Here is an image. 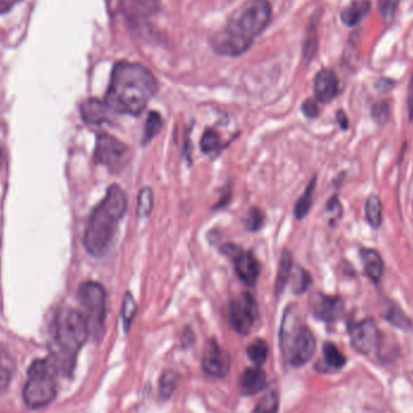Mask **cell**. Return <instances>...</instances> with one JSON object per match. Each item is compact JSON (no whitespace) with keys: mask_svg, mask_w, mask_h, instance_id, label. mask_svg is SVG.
I'll use <instances>...</instances> for the list:
<instances>
[{"mask_svg":"<svg viewBox=\"0 0 413 413\" xmlns=\"http://www.w3.org/2000/svg\"><path fill=\"white\" fill-rule=\"evenodd\" d=\"M80 113L82 120L88 125H103L106 122H110L116 114L106 101H99L96 98L84 102L80 106Z\"/></svg>","mask_w":413,"mask_h":413,"instance_id":"obj_14","label":"cell"},{"mask_svg":"<svg viewBox=\"0 0 413 413\" xmlns=\"http://www.w3.org/2000/svg\"><path fill=\"white\" fill-rule=\"evenodd\" d=\"M222 252L231 259L238 278L249 287L255 285L260 276V263L250 252L235 244H224Z\"/></svg>","mask_w":413,"mask_h":413,"instance_id":"obj_11","label":"cell"},{"mask_svg":"<svg viewBox=\"0 0 413 413\" xmlns=\"http://www.w3.org/2000/svg\"><path fill=\"white\" fill-rule=\"evenodd\" d=\"M16 370V362L8 348L0 343V394L5 393Z\"/></svg>","mask_w":413,"mask_h":413,"instance_id":"obj_19","label":"cell"},{"mask_svg":"<svg viewBox=\"0 0 413 413\" xmlns=\"http://www.w3.org/2000/svg\"><path fill=\"white\" fill-rule=\"evenodd\" d=\"M257 318L259 306L249 292H242L228 305V320L233 330L239 335L250 333Z\"/></svg>","mask_w":413,"mask_h":413,"instance_id":"obj_10","label":"cell"},{"mask_svg":"<svg viewBox=\"0 0 413 413\" xmlns=\"http://www.w3.org/2000/svg\"><path fill=\"white\" fill-rule=\"evenodd\" d=\"M163 126L162 117L156 111H152L148 119H146L145 127H144V136H143V144H148L158 132L161 131Z\"/></svg>","mask_w":413,"mask_h":413,"instance_id":"obj_29","label":"cell"},{"mask_svg":"<svg viewBox=\"0 0 413 413\" xmlns=\"http://www.w3.org/2000/svg\"><path fill=\"white\" fill-rule=\"evenodd\" d=\"M309 309L318 320L335 322L342 317L344 305L342 298L338 296L316 292L309 298Z\"/></svg>","mask_w":413,"mask_h":413,"instance_id":"obj_13","label":"cell"},{"mask_svg":"<svg viewBox=\"0 0 413 413\" xmlns=\"http://www.w3.org/2000/svg\"><path fill=\"white\" fill-rule=\"evenodd\" d=\"M200 145H201L202 152H206V154L217 152L222 145V139L214 130H206L202 136Z\"/></svg>","mask_w":413,"mask_h":413,"instance_id":"obj_32","label":"cell"},{"mask_svg":"<svg viewBox=\"0 0 413 413\" xmlns=\"http://www.w3.org/2000/svg\"><path fill=\"white\" fill-rule=\"evenodd\" d=\"M246 227L249 231H257L263 224V214L260 209L252 208L246 217Z\"/></svg>","mask_w":413,"mask_h":413,"instance_id":"obj_33","label":"cell"},{"mask_svg":"<svg viewBox=\"0 0 413 413\" xmlns=\"http://www.w3.org/2000/svg\"><path fill=\"white\" fill-rule=\"evenodd\" d=\"M360 257L364 263L365 272L373 283L379 282L384 272V263L382 257L373 249L364 248L360 250Z\"/></svg>","mask_w":413,"mask_h":413,"instance_id":"obj_18","label":"cell"},{"mask_svg":"<svg viewBox=\"0 0 413 413\" xmlns=\"http://www.w3.org/2000/svg\"><path fill=\"white\" fill-rule=\"evenodd\" d=\"M303 113L309 119L317 117L318 114H319V108H318L317 103L313 99H308V101L305 102L303 104Z\"/></svg>","mask_w":413,"mask_h":413,"instance_id":"obj_37","label":"cell"},{"mask_svg":"<svg viewBox=\"0 0 413 413\" xmlns=\"http://www.w3.org/2000/svg\"><path fill=\"white\" fill-rule=\"evenodd\" d=\"M0 158H1V155H0Z\"/></svg>","mask_w":413,"mask_h":413,"instance_id":"obj_40","label":"cell"},{"mask_svg":"<svg viewBox=\"0 0 413 413\" xmlns=\"http://www.w3.org/2000/svg\"><path fill=\"white\" fill-rule=\"evenodd\" d=\"M316 178H313L309 185H308L306 191L303 192V196L298 200L296 206H295V215L298 219H303L307 215V213L311 209L313 201V193H314V187H316Z\"/></svg>","mask_w":413,"mask_h":413,"instance_id":"obj_26","label":"cell"},{"mask_svg":"<svg viewBox=\"0 0 413 413\" xmlns=\"http://www.w3.org/2000/svg\"><path fill=\"white\" fill-rule=\"evenodd\" d=\"M202 368L211 377H225L231 368L230 354L217 341H208L203 351Z\"/></svg>","mask_w":413,"mask_h":413,"instance_id":"obj_12","label":"cell"},{"mask_svg":"<svg viewBox=\"0 0 413 413\" xmlns=\"http://www.w3.org/2000/svg\"><path fill=\"white\" fill-rule=\"evenodd\" d=\"M370 9H371V4L368 0L354 1L342 11L341 19H342L343 23L349 27L358 25L360 21H363V19L368 15Z\"/></svg>","mask_w":413,"mask_h":413,"instance_id":"obj_20","label":"cell"},{"mask_svg":"<svg viewBox=\"0 0 413 413\" xmlns=\"http://www.w3.org/2000/svg\"><path fill=\"white\" fill-rule=\"evenodd\" d=\"M316 347V338L300 322L298 308L289 306L284 312L281 327V349L285 362L292 368H301L312 359Z\"/></svg>","mask_w":413,"mask_h":413,"instance_id":"obj_4","label":"cell"},{"mask_svg":"<svg viewBox=\"0 0 413 413\" xmlns=\"http://www.w3.org/2000/svg\"><path fill=\"white\" fill-rule=\"evenodd\" d=\"M322 363L317 364V368L322 373H333L338 371L346 365L347 359L343 355L342 352L338 349L336 344L327 342L322 347Z\"/></svg>","mask_w":413,"mask_h":413,"instance_id":"obj_17","label":"cell"},{"mask_svg":"<svg viewBox=\"0 0 413 413\" xmlns=\"http://www.w3.org/2000/svg\"><path fill=\"white\" fill-rule=\"evenodd\" d=\"M349 338L353 348L363 355H375L382 358L383 336L378 330L376 322L371 318H366L349 327Z\"/></svg>","mask_w":413,"mask_h":413,"instance_id":"obj_9","label":"cell"},{"mask_svg":"<svg viewBox=\"0 0 413 413\" xmlns=\"http://www.w3.org/2000/svg\"><path fill=\"white\" fill-rule=\"evenodd\" d=\"M134 6L141 14L150 15L157 10V3L155 0H134Z\"/></svg>","mask_w":413,"mask_h":413,"instance_id":"obj_35","label":"cell"},{"mask_svg":"<svg viewBox=\"0 0 413 413\" xmlns=\"http://www.w3.org/2000/svg\"><path fill=\"white\" fill-rule=\"evenodd\" d=\"M55 365L49 359H38L33 362L23 387V400L32 410L46 408L57 395Z\"/></svg>","mask_w":413,"mask_h":413,"instance_id":"obj_5","label":"cell"},{"mask_svg":"<svg viewBox=\"0 0 413 413\" xmlns=\"http://www.w3.org/2000/svg\"><path fill=\"white\" fill-rule=\"evenodd\" d=\"M384 318L388 320L392 325L397 327V328L401 329V330H410L412 328V322L411 320L406 317V314L397 306V305H392L387 308Z\"/></svg>","mask_w":413,"mask_h":413,"instance_id":"obj_25","label":"cell"},{"mask_svg":"<svg viewBox=\"0 0 413 413\" xmlns=\"http://www.w3.org/2000/svg\"><path fill=\"white\" fill-rule=\"evenodd\" d=\"M154 206V196L152 189L143 187L138 195V206H137V215L141 219H146L152 214Z\"/></svg>","mask_w":413,"mask_h":413,"instance_id":"obj_28","label":"cell"},{"mask_svg":"<svg viewBox=\"0 0 413 413\" xmlns=\"http://www.w3.org/2000/svg\"><path fill=\"white\" fill-rule=\"evenodd\" d=\"M272 16L266 0H249L232 16L225 28L235 36L252 43L265 31Z\"/></svg>","mask_w":413,"mask_h":413,"instance_id":"obj_6","label":"cell"},{"mask_svg":"<svg viewBox=\"0 0 413 413\" xmlns=\"http://www.w3.org/2000/svg\"><path fill=\"white\" fill-rule=\"evenodd\" d=\"M266 387V373L261 366H252L243 371L239 377V389L246 397L261 393Z\"/></svg>","mask_w":413,"mask_h":413,"instance_id":"obj_16","label":"cell"},{"mask_svg":"<svg viewBox=\"0 0 413 413\" xmlns=\"http://www.w3.org/2000/svg\"><path fill=\"white\" fill-rule=\"evenodd\" d=\"M338 120L340 122V125L342 127L343 130H346L348 127V119L347 115L343 113L342 110H340L338 113Z\"/></svg>","mask_w":413,"mask_h":413,"instance_id":"obj_39","label":"cell"},{"mask_svg":"<svg viewBox=\"0 0 413 413\" xmlns=\"http://www.w3.org/2000/svg\"><path fill=\"white\" fill-rule=\"evenodd\" d=\"M399 1L400 0H383L381 11H382L383 17L386 20H390L393 17L394 12L398 8Z\"/></svg>","mask_w":413,"mask_h":413,"instance_id":"obj_36","label":"cell"},{"mask_svg":"<svg viewBox=\"0 0 413 413\" xmlns=\"http://www.w3.org/2000/svg\"><path fill=\"white\" fill-rule=\"evenodd\" d=\"M78 298L90 335L95 340H102L106 331V289L98 283L85 282L79 287Z\"/></svg>","mask_w":413,"mask_h":413,"instance_id":"obj_7","label":"cell"},{"mask_svg":"<svg viewBox=\"0 0 413 413\" xmlns=\"http://www.w3.org/2000/svg\"><path fill=\"white\" fill-rule=\"evenodd\" d=\"M290 279H292V290L296 295H301L303 292H307L308 287L312 283V278L309 276V273L301 268L292 270Z\"/></svg>","mask_w":413,"mask_h":413,"instance_id":"obj_27","label":"cell"},{"mask_svg":"<svg viewBox=\"0 0 413 413\" xmlns=\"http://www.w3.org/2000/svg\"><path fill=\"white\" fill-rule=\"evenodd\" d=\"M313 87L317 101L320 103H329L338 96V76L331 69H322L314 78Z\"/></svg>","mask_w":413,"mask_h":413,"instance_id":"obj_15","label":"cell"},{"mask_svg":"<svg viewBox=\"0 0 413 413\" xmlns=\"http://www.w3.org/2000/svg\"><path fill=\"white\" fill-rule=\"evenodd\" d=\"M292 272V252L289 250H283L282 257H281V261H279V268H278L277 278H276V285H274V290H276L277 295H281V292L287 287Z\"/></svg>","mask_w":413,"mask_h":413,"instance_id":"obj_21","label":"cell"},{"mask_svg":"<svg viewBox=\"0 0 413 413\" xmlns=\"http://www.w3.org/2000/svg\"><path fill=\"white\" fill-rule=\"evenodd\" d=\"M366 220L373 227H378L382 222V204L378 196H370L365 204Z\"/></svg>","mask_w":413,"mask_h":413,"instance_id":"obj_24","label":"cell"},{"mask_svg":"<svg viewBox=\"0 0 413 413\" xmlns=\"http://www.w3.org/2000/svg\"><path fill=\"white\" fill-rule=\"evenodd\" d=\"M136 300L132 296L131 292H127L125 298H123L121 311L122 324H123V329H125L126 333L131 329L132 322L136 317Z\"/></svg>","mask_w":413,"mask_h":413,"instance_id":"obj_31","label":"cell"},{"mask_svg":"<svg viewBox=\"0 0 413 413\" xmlns=\"http://www.w3.org/2000/svg\"><path fill=\"white\" fill-rule=\"evenodd\" d=\"M179 379L180 376L174 370H167L166 373H163L158 384V394L162 400H168L171 398L172 394L176 390Z\"/></svg>","mask_w":413,"mask_h":413,"instance_id":"obj_22","label":"cell"},{"mask_svg":"<svg viewBox=\"0 0 413 413\" xmlns=\"http://www.w3.org/2000/svg\"><path fill=\"white\" fill-rule=\"evenodd\" d=\"M131 148L116 139L115 137L102 133L97 137L95 161L106 166L113 173H119L131 161Z\"/></svg>","mask_w":413,"mask_h":413,"instance_id":"obj_8","label":"cell"},{"mask_svg":"<svg viewBox=\"0 0 413 413\" xmlns=\"http://www.w3.org/2000/svg\"><path fill=\"white\" fill-rule=\"evenodd\" d=\"M373 120L377 122L378 125H384L389 117V104L387 102H379L377 104L373 106Z\"/></svg>","mask_w":413,"mask_h":413,"instance_id":"obj_34","label":"cell"},{"mask_svg":"<svg viewBox=\"0 0 413 413\" xmlns=\"http://www.w3.org/2000/svg\"><path fill=\"white\" fill-rule=\"evenodd\" d=\"M126 209L125 192L121 187L111 185L103 201L93 209L86 225L84 246L87 252L93 257L106 255Z\"/></svg>","mask_w":413,"mask_h":413,"instance_id":"obj_2","label":"cell"},{"mask_svg":"<svg viewBox=\"0 0 413 413\" xmlns=\"http://www.w3.org/2000/svg\"><path fill=\"white\" fill-rule=\"evenodd\" d=\"M248 358L252 360L255 366H262L268 360V346L262 338L254 340L247 348Z\"/></svg>","mask_w":413,"mask_h":413,"instance_id":"obj_23","label":"cell"},{"mask_svg":"<svg viewBox=\"0 0 413 413\" xmlns=\"http://www.w3.org/2000/svg\"><path fill=\"white\" fill-rule=\"evenodd\" d=\"M279 408V395L276 390L263 395L254 408L252 413H277Z\"/></svg>","mask_w":413,"mask_h":413,"instance_id":"obj_30","label":"cell"},{"mask_svg":"<svg viewBox=\"0 0 413 413\" xmlns=\"http://www.w3.org/2000/svg\"><path fill=\"white\" fill-rule=\"evenodd\" d=\"M90 336L88 327L82 313L64 308L56 316L52 325L51 362L56 370L71 376L75 368L76 358Z\"/></svg>","mask_w":413,"mask_h":413,"instance_id":"obj_3","label":"cell"},{"mask_svg":"<svg viewBox=\"0 0 413 413\" xmlns=\"http://www.w3.org/2000/svg\"><path fill=\"white\" fill-rule=\"evenodd\" d=\"M19 3V0H0V16L10 11Z\"/></svg>","mask_w":413,"mask_h":413,"instance_id":"obj_38","label":"cell"},{"mask_svg":"<svg viewBox=\"0 0 413 413\" xmlns=\"http://www.w3.org/2000/svg\"><path fill=\"white\" fill-rule=\"evenodd\" d=\"M156 91V79L148 68L138 63L119 62L111 73L104 101L116 114L138 116Z\"/></svg>","mask_w":413,"mask_h":413,"instance_id":"obj_1","label":"cell"}]
</instances>
